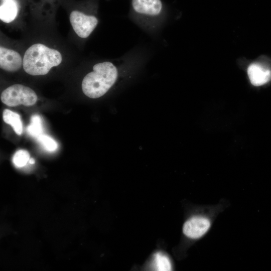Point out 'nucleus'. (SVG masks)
<instances>
[{
    "instance_id": "f257e3e1",
    "label": "nucleus",
    "mask_w": 271,
    "mask_h": 271,
    "mask_svg": "<svg viewBox=\"0 0 271 271\" xmlns=\"http://www.w3.org/2000/svg\"><path fill=\"white\" fill-rule=\"evenodd\" d=\"M118 76L116 66L110 62L96 64L93 71L84 77L82 89L84 94L91 98H97L104 95L115 83Z\"/></svg>"
},
{
    "instance_id": "f03ea898",
    "label": "nucleus",
    "mask_w": 271,
    "mask_h": 271,
    "mask_svg": "<svg viewBox=\"0 0 271 271\" xmlns=\"http://www.w3.org/2000/svg\"><path fill=\"white\" fill-rule=\"evenodd\" d=\"M61 53L57 50L37 43L30 46L25 52L23 66L25 71L31 75L47 74L50 69L62 62Z\"/></svg>"
},
{
    "instance_id": "7ed1b4c3",
    "label": "nucleus",
    "mask_w": 271,
    "mask_h": 271,
    "mask_svg": "<svg viewBox=\"0 0 271 271\" xmlns=\"http://www.w3.org/2000/svg\"><path fill=\"white\" fill-rule=\"evenodd\" d=\"M1 99L9 106H16L21 104L32 106L36 103L37 95L30 87L16 84L5 89L1 94Z\"/></svg>"
},
{
    "instance_id": "20e7f679",
    "label": "nucleus",
    "mask_w": 271,
    "mask_h": 271,
    "mask_svg": "<svg viewBox=\"0 0 271 271\" xmlns=\"http://www.w3.org/2000/svg\"><path fill=\"white\" fill-rule=\"evenodd\" d=\"M70 22L76 34L81 38H87L98 24L97 18L93 15L73 11L70 14Z\"/></svg>"
},
{
    "instance_id": "39448f33",
    "label": "nucleus",
    "mask_w": 271,
    "mask_h": 271,
    "mask_svg": "<svg viewBox=\"0 0 271 271\" xmlns=\"http://www.w3.org/2000/svg\"><path fill=\"white\" fill-rule=\"evenodd\" d=\"M130 2L132 12L140 17L157 18L164 12L162 0H131Z\"/></svg>"
},
{
    "instance_id": "423d86ee",
    "label": "nucleus",
    "mask_w": 271,
    "mask_h": 271,
    "mask_svg": "<svg viewBox=\"0 0 271 271\" xmlns=\"http://www.w3.org/2000/svg\"><path fill=\"white\" fill-rule=\"evenodd\" d=\"M211 226L210 219L203 216H194L189 218L184 224V234L191 239H198L203 236Z\"/></svg>"
},
{
    "instance_id": "0eeeda50",
    "label": "nucleus",
    "mask_w": 271,
    "mask_h": 271,
    "mask_svg": "<svg viewBox=\"0 0 271 271\" xmlns=\"http://www.w3.org/2000/svg\"><path fill=\"white\" fill-rule=\"evenodd\" d=\"M22 59L19 53L3 47H0V67L9 72L18 70L22 66Z\"/></svg>"
},
{
    "instance_id": "6e6552de",
    "label": "nucleus",
    "mask_w": 271,
    "mask_h": 271,
    "mask_svg": "<svg viewBox=\"0 0 271 271\" xmlns=\"http://www.w3.org/2000/svg\"><path fill=\"white\" fill-rule=\"evenodd\" d=\"M247 74L251 83L255 86L263 85L271 80V71L257 63L248 66Z\"/></svg>"
},
{
    "instance_id": "1a4fd4ad",
    "label": "nucleus",
    "mask_w": 271,
    "mask_h": 271,
    "mask_svg": "<svg viewBox=\"0 0 271 271\" xmlns=\"http://www.w3.org/2000/svg\"><path fill=\"white\" fill-rule=\"evenodd\" d=\"M18 13V5L15 0L3 1L0 6V19L5 23L14 20Z\"/></svg>"
},
{
    "instance_id": "9d476101",
    "label": "nucleus",
    "mask_w": 271,
    "mask_h": 271,
    "mask_svg": "<svg viewBox=\"0 0 271 271\" xmlns=\"http://www.w3.org/2000/svg\"><path fill=\"white\" fill-rule=\"evenodd\" d=\"M3 118L6 123L11 125L17 134L22 133L23 124L20 115L18 113L6 109L3 111Z\"/></svg>"
},
{
    "instance_id": "9b49d317",
    "label": "nucleus",
    "mask_w": 271,
    "mask_h": 271,
    "mask_svg": "<svg viewBox=\"0 0 271 271\" xmlns=\"http://www.w3.org/2000/svg\"><path fill=\"white\" fill-rule=\"evenodd\" d=\"M151 266L153 270L158 271L172 270V263L170 258L161 252L155 253L153 256Z\"/></svg>"
},
{
    "instance_id": "f8f14e48",
    "label": "nucleus",
    "mask_w": 271,
    "mask_h": 271,
    "mask_svg": "<svg viewBox=\"0 0 271 271\" xmlns=\"http://www.w3.org/2000/svg\"><path fill=\"white\" fill-rule=\"evenodd\" d=\"M27 131L30 136L37 138L42 134V120L39 115L34 114L31 116L30 124L27 128Z\"/></svg>"
},
{
    "instance_id": "ddd939ff",
    "label": "nucleus",
    "mask_w": 271,
    "mask_h": 271,
    "mask_svg": "<svg viewBox=\"0 0 271 271\" xmlns=\"http://www.w3.org/2000/svg\"><path fill=\"white\" fill-rule=\"evenodd\" d=\"M30 160L29 152L25 150L17 151L13 158V162L15 166L18 168L24 167Z\"/></svg>"
},
{
    "instance_id": "4468645a",
    "label": "nucleus",
    "mask_w": 271,
    "mask_h": 271,
    "mask_svg": "<svg viewBox=\"0 0 271 271\" xmlns=\"http://www.w3.org/2000/svg\"><path fill=\"white\" fill-rule=\"evenodd\" d=\"M38 140L42 146L48 151H54L58 147L56 141L47 135L42 134L38 137Z\"/></svg>"
},
{
    "instance_id": "2eb2a0df",
    "label": "nucleus",
    "mask_w": 271,
    "mask_h": 271,
    "mask_svg": "<svg viewBox=\"0 0 271 271\" xmlns=\"http://www.w3.org/2000/svg\"><path fill=\"white\" fill-rule=\"evenodd\" d=\"M29 162L31 164H34L35 163V161L33 158H30Z\"/></svg>"
},
{
    "instance_id": "dca6fc26",
    "label": "nucleus",
    "mask_w": 271,
    "mask_h": 271,
    "mask_svg": "<svg viewBox=\"0 0 271 271\" xmlns=\"http://www.w3.org/2000/svg\"><path fill=\"white\" fill-rule=\"evenodd\" d=\"M3 1H7V0H3Z\"/></svg>"
}]
</instances>
